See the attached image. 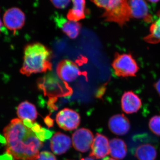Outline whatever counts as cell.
<instances>
[{"label": "cell", "mask_w": 160, "mask_h": 160, "mask_svg": "<svg viewBox=\"0 0 160 160\" xmlns=\"http://www.w3.org/2000/svg\"><path fill=\"white\" fill-rule=\"evenodd\" d=\"M90 1L104 10L102 18L106 22L115 23L122 27L132 18L129 0Z\"/></svg>", "instance_id": "cell-3"}, {"label": "cell", "mask_w": 160, "mask_h": 160, "mask_svg": "<svg viewBox=\"0 0 160 160\" xmlns=\"http://www.w3.org/2000/svg\"><path fill=\"white\" fill-rule=\"evenodd\" d=\"M52 4L58 9H65L69 6L70 0H50Z\"/></svg>", "instance_id": "cell-22"}, {"label": "cell", "mask_w": 160, "mask_h": 160, "mask_svg": "<svg viewBox=\"0 0 160 160\" xmlns=\"http://www.w3.org/2000/svg\"><path fill=\"white\" fill-rule=\"evenodd\" d=\"M26 19V15L20 8L12 7L5 12L3 22L7 29L15 32L23 28Z\"/></svg>", "instance_id": "cell-6"}, {"label": "cell", "mask_w": 160, "mask_h": 160, "mask_svg": "<svg viewBox=\"0 0 160 160\" xmlns=\"http://www.w3.org/2000/svg\"><path fill=\"white\" fill-rule=\"evenodd\" d=\"M112 66L115 75L122 78L134 77L139 70L137 62L129 53L116 52Z\"/></svg>", "instance_id": "cell-4"}, {"label": "cell", "mask_w": 160, "mask_h": 160, "mask_svg": "<svg viewBox=\"0 0 160 160\" xmlns=\"http://www.w3.org/2000/svg\"><path fill=\"white\" fill-rule=\"evenodd\" d=\"M18 117L22 120H29L34 122L38 118V112L35 106L28 101L20 103L17 109Z\"/></svg>", "instance_id": "cell-17"}, {"label": "cell", "mask_w": 160, "mask_h": 160, "mask_svg": "<svg viewBox=\"0 0 160 160\" xmlns=\"http://www.w3.org/2000/svg\"><path fill=\"white\" fill-rule=\"evenodd\" d=\"M149 126L153 134L160 137V115L153 116L150 119Z\"/></svg>", "instance_id": "cell-21"}, {"label": "cell", "mask_w": 160, "mask_h": 160, "mask_svg": "<svg viewBox=\"0 0 160 160\" xmlns=\"http://www.w3.org/2000/svg\"><path fill=\"white\" fill-rule=\"evenodd\" d=\"M71 140L66 135L58 132L52 138L50 148L53 153L62 155L66 153L71 147Z\"/></svg>", "instance_id": "cell-14"}, {"label": "cell", "mask_w": 160, "mask_h": 160, "mask_svg": "<svg viewBox=\"0 0 160 160\" xmlns=\"http://www.w3.org/2000/svg\"><path fill=\"white\" fill-rule=\"evenodd\" d=\"M73 6L67 13V18L70 21L79 22L84 19L89 13L86 7V0H71Z\"/></svg>", "instance_id": "cell-15"}, {"label": "cell", "mask_w": 160, "mask_h": 160, "mask_svg": "<svg viewBox=\"0 0 160 160\" xmlns=\"http://www.w3.org/2000/svg\"><path fill=\"white\" fill-rule=\"evenodd\" d=\"M3 134L6 141V152L15 160L38 159L42 143L22 120H12L4 128Z\"/></svg>", "instance_id": "cell-1"}, {"label": "cell", "mask_w": 160, "mask_h": 160, "mask_svg": "<svg viewBox=\"0 0 160 160\" xmlns=\"http://www.w3.org/2000/svg\"><path fill=\"white\" fill-rule=\"evenodd\" d=\"M148 1L152 3H157L160 1V0H148Z\"/></svg>", "instance_id": "cell-29"}, {"label": "cell", "mask_w": 160, "mask_h": 160, "mask_svg": "<svg viewBox=\"0 0 160 160\" xmlns=\"http://www.w3.org/2000/svg\"><path fill=\"white\" fill-rule=\"evenodd\" d=\"M132 18L142 20L147 23L153 22V18L149 13V7L145 0H129Z\"/></svg>", "instance_id": "cell-10"}, {"label": "cell", "mask_w": 160, "mask_h": 160, "mask_svg": "<svg viewBox=\"0 0 160 160\" xmlns=\"http://www.w3.org/2000/svg\"><path fill=\"white\" fill-rule=\"evenodd\" d=\"M56 121L61 129L66 131H71L76 129L79 126L81 118L77 112L69 108H65L58 112Z\"/></svg>", "instance_id": "cell-5"}, {"label": "cell", "mask_w": 160, "mask_h": 160, "mask_svg": "<svg viewBox=\"0 0 160 160\" xmlns=\"http://www.w3.org/2000/svg\"><path fill=\"white\" fill-rule=\"evenodd\" d=\"M103 160H117L113 158H110L109 157L105 158L103 159Z\"/></svg>", "instance_id": "cell-28"}, {"label": "cell", "mask_w": 160, "mask_h": 160, "mask_svg": "<svg viewBox=\"0 0 160 160\" xmlns=\"http://www.w3.org/2000/svg\"><path fill=\"white\" fill-rule=\"evenodd\" d=\"M157 15L156 20L153 21L150 26L149 34L143 38L145 42L152 45L160 43V10Z\"/></svg>", "instance_id": "cell-19"}, {"label": "cell", "mask_w": 160, "mask_h": 160, "mask_svg": "<svg viewBox=\"0 0 160 160\" xmlns=\"http://www.w3.org/2000/svg\"><path fill=\"white\" fill-rule=\"evenodd\" d=\"M37 160H57L55 156L49 151H42L40 152Z\"/></svg>", "instance_id": "cell-23"}, {"label": "cell", "mask_w": 160, "mask_h": 160, "mask_svg": "<svg viewBox=\"0 0 160 160\" xmlns=\"http://www.w3.org/2000/svg\"><path fill=\"white\" fill-rule=\"evenodd\" d=\"M12 157L10 155L6 153L4 155L0 157V160H12Z\"/></svg>", "instance_id": "cell-26"}, {"label": "cell", "mask_w": 160, "mask_h": 160, "mask_svg": "<svg viewBox=\"0 0 160 160\" xmlns=\"http://www.w3.org/2000/svg\"><path fill=\"white\" fill-rule=\"evenodd\" d=\"M154 87L156 90L157 92L160 97V78L155 83L154 85Z\"/></svg>", "instance_id": "cell-25"}, {"label": "cell", "mask_w": 160, "mask_h": 160, "mask_svg": "<svg viewBox=\"0 0 160 160\" xmlns=\"http://www.w3.org/2000/svg\"><path fill=\"white\" fill-rule=\"evenodd\" d=\"M108 126L110 131L118 136L125 135L130 129V122L123 114H117L111 117L109 119Z\"/></svg>", "instance_id": "cell-13"}, {"label": "cell", "mask_w": 160, "mask_h": 160, "mask_svg": "<svg viewBox=\"0 0 160 160\" xmlns=\"http://www.w3.org/2000/svg\"><path fill=\"white\" fill-rule=\"evenodd\" d=\"M133 153L138 160H155L157 157V148L150 143L139 144L136 147Z\"/></svg>", "instance_id": "cell-16"}, {"label": "cell", "mask_w": 160, "mask_h": 160, "mask_svg": "<svg viewBox=\"0 0 160 160\" xmlns=\"http://www.w3.org/2000/svg\"><path fill=\"white\" fill-rule=\"evenodd\" d=\"M2 21H1V18H0V31H1V29H2Z\"/></svg>", "instance_id": "cell-30"}, {"label": "cell", "mask_w": 160, "mask_h": 160, "mask_svg": "<svg viewBox=\"0 0 160 160\" xmlns=\"http://www.w3.org/2000/svg\"><path fill=\"white\" fill-rule=\"evenodd\" d=\"M53 19L58 28L70 38L74 39L79 34L82 25L79 22L70 21L58 14L55 15Z\"/></svg>", "instance_id": "cell-9"}, {"label": "cell", "mask_w": 160, "mask_h": 160, "mask_svg": "<svg viewBox=\"0 0 160 160\" xmlns=\"http://www.w3.org/2000/svg\"><path fill=\"white\" fill-rule=\"evenodd\" d=\"M127 153L126 142L120 138H113L109 142V153L112 158L116 160L123 159Z\"/></svg>", "instance_id": "cell-18"}, {"label": "cell", "mask_w": 160, "mask_h": 160, "mask_svg": "<svg viewBox=\"0 0 160 160\" xmlns=\"http://www.w3.org/2000/svg\"><path fill=\"white\" fill-rule=\"evenodd\" d=\"M31 129L36 135L38 138L42 142L49 139L53 134V132L42 128L37 123H33Z\"/></svg>", "instance_id": "cell-20"}, {"label": "cell", "mask_w": 160, "mask_h": 160, "mask_svg": "<svg viewBox=\"0 0 160 160\" xmlns=\"http://www.w3.org/2000/svg\"><path fill=\"white\" fill-rule=\"evenodd\" d=\"M58 77L65 82H72L82 75L78 66L69 60H62L58 64L56 68Z\"/></svg>", "instance_id": "cell-7"}, {"label": "cell", "mask_w": 160, "mask_h": 160, "mask_svg": "<svg viewBox=\"0 0 160 160\" xmlns=\"http://www.w3.org/2000/svg\"><path fill=\"white\" fill-rule=\"evenodd\" d=\"M81 160H94L93 158L91 157H87L84 158H82Z\"/></svg>", "instance_id": "cell-27"}, {"label": "cell", "mask_w": 160, "mask_h": 160, "mask_svg": "<svg viewBox=\"0 0 160 160\" xmlns=\"http://www.w3.org/2000/svg\"><path fill=\"white\" fill-rule=\"evenodd\" d=\"M121 108L126 114L138 112L142 106L141 98L132 91L125 92L121 98Z\"/></svg>", "instance_id": "cell-11"}, {"label": "cell", "mask_w": 160, "mask_h": 160, "mask_svg": "<svg viewBox=\"0 0 160 160\" xmlns=\"http://www.w3.org/2000/svg\"><path fill=\"white\" fill-rule=\"evenodd\" d=\"M89 157L96 159L106 157L109 153V142L105 135L97 133L91 146Z\"/></svg>", "instance_id": "cell-12"}, {"label": "cell", "mask_w": 160, "mask_h": 160, "mask_svg": "<svg viewBox=\"0 0 160 160\" xmlns=\"http://www.w3.org/2000/svg\"><path fill=\"white\" fill-rule=\"evenodd\" d=\"M94 140L92 132L86 128L77 130L72 135V143L74 149L82 152L88 151Z\"/></svg>", "instance_id": "cell-8"}, {"label": "cell", "mask_w": 160, "mask_h": 160, "mask_svg": "<svg viewBox=\"0 0 160 160\" xmlns=\"http://www.w3.org/2000/svg\"><path fill=\"white\" fill-rule=\"evenodd\" d=\"M51 52L47 47L40 43L27 45L24 49L23 63L20 72L29 76L52 69Z\"/></svg>", "instance_id": "cell-2"}, {"label": "cell", "mask_w": 160, "mask_h": 160, "mask_svg": "<svg viewBox=\"0 0 160 160\" xmlns=\"http://www.w3.org/2000/svg\"><path fill=\"white\" fill-rule=\"evenodd\" d=\"M45 122L49 128L52 127L53 126V120L49 117L48 116L44 119Z\"/></svg>", "instance_id": "cell-24"}]
</instances>
